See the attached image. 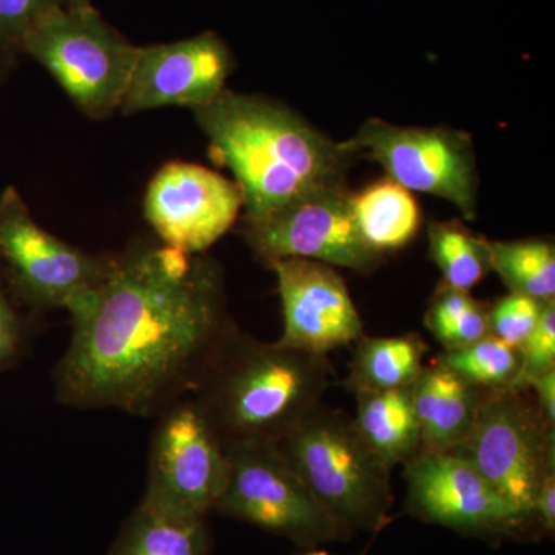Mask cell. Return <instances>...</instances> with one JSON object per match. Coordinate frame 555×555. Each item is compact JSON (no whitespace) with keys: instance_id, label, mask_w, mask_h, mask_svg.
I'll return each mask as SVG.
<instances>
[{"instance_id":"52a82bcc","label":"cell","mask_w":555,"mask_h":555,"mask_svg":"<svg viewBox=\"0 0 555 555\" xmlns=\"http://www.w3.org/2000/svg\"><path fill=\"white\" fill-rule=\"evenodd\" d=\"M528 390H485L469 436L452 452L469 460L507 503L534 524L537 492L555 466V440L554 426Z\"/></svg>"},{"instance_id":"4fadbf2b","label":"cell","mask_w":555,"mask_h":555,"mask_svg":"<svg viewBox=\"0 0 555 555\" xmlns=\"http://www.w3.org/2000/svg\"><path fill=\"white\" fill-rule=\"evenodd\" d=\"M244 208L236 182L190 163H169L150 181L144 215L160 243L206 254L235 224Z\"/></svg>"},{"instance_id":"ffe728a7","label":"cell","mask_w":555,"mask_h":555,"mask_svg":"<svg viewBox=\"0 0 555 555\" xmlns=\"http://www.w3.org/2000/svg\"><path fill=\"white\" fill-rule=\"evenodd\" d=\"M345 385L358 390H392L412 387L422 375L427 346L418 335L357 339Z\"/></svg>"},{"instance_id":"1f68e13d","label":"cell","mask_w":555,"mask_h":555,"mask_svg":"<svg viewBox=\"0 0 555 555\" xmlns=\"http://www.w3.org/2000/svg\"><path fill=\"white\" fill-rule=\"evenodd\" d=\"M295 555H334L331 553H327L326 550H321V547H305V550H301L299 547V551Z\"/></svg>"},{"instance_id":"83f0119b","label":"cell","mask_w":555,"mask_h":555,"mask_svg":"<svg viewBox=\"0 0 555 555\" xmlns=\"http://www.w3.org/2000/svg\"><path fill=\"white\" fill-rule=\"evenodd\" d=\"M62 5V0H0V49L20 54L27 33Z\"/></svg>"},{"instance_id":"d6986e66","label":"cell","mask_w":555,"mask_h":555,"mask_svg":"<svg viewBox=\"0 0 555 555\" xmlns=\"http://www.w3.org/2000/svg\"><path fill=\"white\" fill-rule=\"evenodd\" d=\"M352 210L361 236L383 257L386 251L406 247L422 224L412 192L389 178L352 193Z\"/></svg>"},{"instance_id":"f1b7e54d","label":"cell","mask_w":555,"mask_h":555,"mask_svg":"<svg viewBox=\"0 0 555 555\" xmlns=\"http://www.w3.org/2000/svg\"><path fill=\"white\" fill-rule=\"evenodd\" d=\"M537 534L553 537L555 532V466L547 470L532 507Z\"/></svg>"},{"instance_id":"f546056e","label":"cell","mask_w":555,"mask_h":555,"mask_svg":"<svg viewBox=\"0 0 555 555\" xmlns=\"http://www.w3.org/2000/svg\"><path fill=\"white\" fill-rule=\"evenodd\" d=\"M529 389L534 390L537 403L546 422L555 426V369L532 379Z\"/></svg>"},{"instance_id":"8992f818","label":"cell","mask_w":555,"mask_h":555,"mask_svg":"<svg viewBox=\"0 0 555 555\" xmlns=\"http://www.w3.org/2000/svg\"><path fill=\"white\" fill-rule=\"evenodd\" d=\"M115 255H94L65 243L36 222L20 190L0 193V262L22 308L78 315L107 278Z\"/></svg>"},{"instance_id":"4316f807","label":"cell","mask_w":555,"mask_h":555,"mask_svg":"<svg viewBox=\"0 0 555 555\" xmlns=\"http://www.w3.org/2000/svg\"><path fill=\"white\" fill-rule=\"evenodd\" d=\"M20 308L0 262V375L16 366L27 352L28 331Z\"/></svg>"},{"instance_id":"ba28073f","label":"cell","mask_w":555,"mask_h":555,"mask_svg":"<svg viewBox=\"0 0 555 555\" xmlns=\"http://www.w3.org/2000/svg\"><path fill=\"white\" fill-rule=\"evenodd\" d=\"M356 158L375 160L409 192L447 199L467 221L477 218L478 171L473 138L449 127H404L367 119L341 142Z\"/></svg>"},{"instance_id":"9a60e30c","label":"cell","mask_w":555,"mask_h":555,"mask_svg":"<svg viewBox=\"0 0 555 555\" xmlns=\"http://www.w3.org/2000/svg\"><path fill=\"white\" fill-rule=\"evenodd\" d=\"M283 305L284 345L328 356L353 345L363 321L337 268L312 259L284 258L270 262Z\"/></svg>"},{"instance_id":"30bf717a","label":"cell","mask_w":555,"mask_h":555,"mask_svg":"<svg viewBox=\"0 0 555 555\" xmlns=\"http://www.w3.org/2000/svg\"><path fill=\"white\" fill-rule=\"evenodd\" d=\"M228 449L192 397L156 416L142 502L173 516L208 518L228 483Z\"/></svg>"},{"instance_id":"8fae6325","label":"cell","mask_w":555,"mask_h":555,"mask_svg":"<svg viewBox=\"0 0 555 555\" xmlns=\"http://www.w3.org/2000/svg\"><path fill=\"white\" fill-rule=\"evenodd\" d=\"M243 235L266 266L302 258L369 273L383 259L358 230L346 182L312 190L266 217L244 221Z\"/></svg>"},{"instance_id":"277c9868","label":"cell","mask_w":555,"mask_h":555,"mask_svg":"<svg viewBox=\"0 0 555 555\" xmlns=\"http://www.w3.org/2000/svg\"><path fill=\"white\" fill-rule=\"evenodd\" d=\"M350 534H377L393 506L390 473L345 412L318 404L270 444Z\"/></svg>"},{"instance_id":"d6a6232c","label":"cell","mask_w":555,"mask_h":555,"mask_svg":"<svg viewBox=\"0 0 555 555\" xmlns=\"http://www.w3.org/2000/svg\"><path fill=\"white\" fill-rule=\"evenodd\" d=\"M62 3H64L65 7H73V9L91 5L90 0H62Z\"/></svg>"},{"instance_id":"9c48e42d","label":"cell","mask_w":555,"mask_h":555,"mask_svg":"<svg viewBox=\"0 0 555 555\" xmlns=\"http://www.w3.org/2000/svg\"><path fill=\"white\" fill-rule=\"evenodd\" d=\"M228 452V483L215 513L284 537L301 550L352 539L270 444Z\"/></svg>"},{"instance_id":"ac0fdd59","label":"cell","mask_w":555,"mask_h":555,"mask_svg":"<svg viewBox=\"0 0 555 555\" xmlns=\"http://www.w3.org/2000/svg\"><path fill=\"white\" fill-rule=\"evenodd\" d=\"M107 555H214L208 518H189L139 502Z\"/></svg>"},{"instance_id":"5b68a950","label":"cell","mask_w":555,"mask_h":555,"mask_svg":"<svg viewBox=\"0 0 555 555\" xmlns=\"http://www.w3.org/2000/svg\"><path fill=\"white\" fill-rule=\"evenodd\" d=\"M21 53L42 65L87 118L101 120L119 112L139 47L93 7L62 5L27 33Z\"/></svg>"},{"instance_id":"484cf974","label":"cell","mask_w":555,"mask_h":555,"mask_svg":"<svg viewBox=\"0 0 555 555\" xmlns=\"http://www.w3.org/2000/svg\"><path fill=\"white\" fill-rule=\"evenodd\" d=\"M518 350L520 369L513 389H529L532 379L555 369V301L543 305L534 332Z\"/></svg>"},{"instance_id":"e0dca14e","label":"cell","mask_w":555,"mask_h":555,"mask_svg":"<svg viewBox=\"0 0 555 555\" xmlns=\"http://www.w3.org/2000/svg\"><path fill=\"white\" fill-rule=\"evenodd\" d=\"M357 412L352 422L367 448L392 470L408 465L422 449V430L412 387L353 392Z\"/></svg>"},{"instance_id":"7402d4cb","label":"cell","mask_w":555,"mask_h":555,"mask_svg":"<svg viewBox=\"0 0 555 555\" xmlns=\"http://www.w3.org/2000/svg\"><path fill=\"white\" fill-rule=\"evenodd\" d=\"M429 257L443 275L444 286L469 292L491 270L486 240L462 222H430Z\"/></svg>"},{"instance_id":"7c38bea8","label":"cell","mask_w":555,"mask_h":555,"mask_svg":"<svg viewBox=\"0 0 555 555\" xmlns=\"http://www.w3.org/2000/svg\"><path fill=\"white\" fill-rule=\"evenodd\" d=\"M406 480L408 511L427 524L480 539L537 534L534 524L456 452H418L406 465Z\"/></svg>"},{"instance_id":"cb8c5ba5","label":"cell","mask_w":555,"mask_h":555,"mask_svg":"<svg viewBox=\"0 0 555 555\" xmlns=\"http://www.w3.org/2000/svg\"><path fill=\"white\" fill-rule=\"evenodd\" d=\"M438 364L481 390H499L513 386L520 369V350L488 335L462 349L444 350Z\"/></svg>"},{"instance_id":"2e32d148","label":"cell","mask_w":555,"mask_h":555,"mask_svg":"<svg viewBox=\"0 0 555 555\" xmlns=\"http://www.w3.org/2000/svg\"><path fill=\"white\" fill-rule=\"evenodd\" d=\"M483 392L437 361L423 369L412 386L422 430L420 452L440 454L459 448L473 429Z\"/></svg>"},{"instance_id":"6da1fadb","label":"cell","mask_w":555,"mask_h":555,"mask_svg":"<svg viewBox=\"0 0 555 555\" xmlns=\"http://www.w3.org/2000/svg\"><path fill=\"white\" fill-rule=\"evenodd\" d=\"M53 372L54 398L75 409L156 418L193 396L235 331L224 270L206 254L142 243L115 255L90 305L72 318Z\"/></svg>"},{"instance_id":"44dd1931","label":"cell","mask_w":555,"mask_h":555,"mask_svg":"<svg viewBox=\"0 0 555 555\" xmlns=\"http://www.w3.org/2000/svg\"><path fill=\"white\" fill-rule=\"evenodd\" d=\"M489 266L511 294L540 302L555 298V248L547 240L488 241Z\"/></svg>"},{"instance_id":"4dcf8cb0","label":"cell","mask_w":555,"mask_h":555,"mask_svg":"<svg viewBox=\"0 0 555 555\" xmlns=\"http://www.w3.org/2000/svg\"><path fill=\"white\" fill-rule=\"evenodd\" d=\"M16 53H11L9 50L0 49V87L5 83L11 73H13L14 65H16Z\"/></svg>"},{"instance_id":"5bb4252c","label":"cell","mask_w":555,"mask_h":555,"mask_svg":"<svg viewBox=\"0 0 555 555\" xmlns=\"http://www.w3.org/2000/svg\"><path fill=\"white\" fill-rule=\"evenodd\" d=\"M233 68L232 51L217 33L139 47L119 112L127 116L163 107H203L225 90Z\"/></svg>"},{"instance_id":"d4e9b609","label":"cell","mask_w":555,"mask_h":555,"mask_svg":"<svg viewBox=\"0 0 555 555\" xmlns=\"http://www.w3.org/2000/svg\"><path fill=\"white\" fill-rule=\"evenodd\" d=\"M543 305L545 302L509 292L488 310L489 335L520 349L534 332Z\"/></svg>"},{"instance_id":"603a6c76","label":"cell","mask_w":555,"mask_h":555,"mask_svg":"<svg viewBox=\"0 0 555 555\" xmlns=\"http://www.w3.org/2000/svg\"><path fill=\"white\" fill-rule=\"evenodd\" d=\"M488 306L441 284L430 299L425 324L444 350L462 349L489 335Z\"/></svg>"},{"instance_id":"7a4b0ae2","label":"cell","mask_w":555,"mask_h":555,"mask_svg":"<svg viewBox=\"0 0 555 555\" xmlns=\"http://www.w3.org/2000/svg\"><path fill=\"white\" fill-rule=\"evenodd\" d=\"M211 158L228 167L254 221L324 185L343 184L353 159L341 142L280 102L221 91L193 109Z\"/></svg>"},{"instance_id":"3957f363","label":"cell","mask_w":555,"mask_h":555,"mask_svg":"<svg viewBox=\"0 0 555 555\" xmlns=\"http://www.w3.org/2000/svg\"><path fill=\"white\" fill-rule=\"evenodd\" d=\"M332 383L334 367L326 356L258 341L236 327L192 398L229 451L272 444L323 403Z\"/></svg>"}]
</instances>
